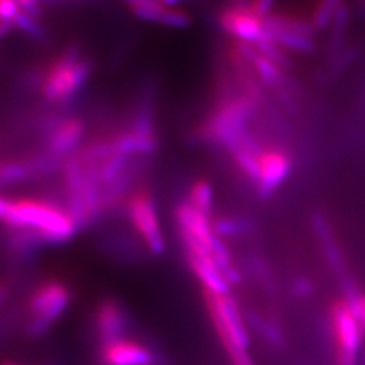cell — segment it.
Instances as JSON below:
<instances>
[{
	"instance_id": "d6986e66",
	"label": "cell",
	"mask_w": 365,
	"mask_h": 365,
	"mask_svg": "<svg viewBox=\"0 0 365 365\" xmlns=\"http://www.w3.org/2000/svg\"><path fill=\"white\" fill-rule=\"evenodd\" d=\"M349 20H350V13L349 8L344 5L335 16L334 21L330 23L329 26V49L330 51H339L342 49V41L346 38V32L349 29Z\"/></svg>"
},
{
	"instance_id": "2e32d148",
	"label": "cell",
	"mask_w": 365,
	"mask_h": 365,
	"mask_svg": "<svg viewBox=\"0 0 365 365\" xmlns=\"http://www.w3.org/2000/svg\"><path fill=\"white\" fill-rule=\"evenodd\" d=\"M344 2L346 0H317L309 19L317 32L329 29L338 11L346 5Z\"/></svg>"
},
{
	"instance_id": "44dd1931",
	"label": "cell",
	"mask_w": 365,
	"mask_h": 365,
	"mask_svg": "<svg viewBox=\"0 0 365 365\" xmlns=\"http://www.w3.org/2000/svg\"><path fill=\"white\" fill-rule=\"evenodd\" d=\"M213 230L220 237H230L245 233L248 225L247 221L241 218H221L213 222Z\"/></svg>"
},
{
	"instance_id": "8992f818",
	"label": "cell",
	"mask_w": 365,
	"mask_h": 365,
	"mask_svg": "<svg viewBox=\"0 0 365 365\" xmlns=\"http://www.w3.org/2000/svg\"><path fill=\"white\" fill-rule=\"evenodd\" d=\"M71 300L72 292L63 282L49 280L41 283L29 299L28 332L31 335L46 332L66 312Z\"/></svg>"
},
{
	"instance_id": "277c9868",
	"label": "cell",
	"mask_w": 365,
	"mask_h": 365,
	"mask_svg": "<svg viewBox=\"0 0 365 365\" xmlns=\"http://www.w3.org/2000/svg\"><path fill=\"white\" fill-rule=\"evenodd\" d=\"M125 212L143 245L153 255H163L166 251V239L153 193L145 187L135 189L125 201Z\"/></svg>"
},
{
	"instance_id": "4316f807",
	"label": "cell",
	"mask_w": 365,
	"mask_h": 365,
	"mask_svg": "<svg viewBox=\"0 0 365 365\" xmlns=\"http://www.w3.org/2000/svg\"><path fill=\"white\" fill-rule=\"evenodd\" d=\"M294 289H295V292L299 294L300 297H304V295H307V294H311L312 292V284H311V282L309 280H299V282H295V287H294Z\"/></svg>"
},
{
	"instance_id": "ac0fdd59",
	"label": "cell",
	"mask_w": 365,
	"mask_h": 365,
	"mask_svg": "<svg viewBox=\"0 0 365 365\" xmlns=\"http://www.w3.org/2000/svg\"><path fill=\"white\" fill-rule=\"evenodd\" d=\"M187 202L201 213L210 215L213 209V189L207 180H198L193 182L189 190Z\"/></svg>"
},
{
	"instance_id": "e0dca14e",
	"label": "cell",
	"mask_w": 365,
	"mask_h": 365,
	"mask_svg": "<svg viewBox=\"0 0 365 365\" xmlns=\"http://www.w3.org/2000/svg\"><path fill=\"white\" fill-rule=\"evenodd\" d=\"M122 2L128 5L130 11L137 19L151 23L162 21L168 8L162 0H122Z\"/></svg>"
},
{
	"instance_id": "6da1fadb",
	"label": "cell",
	"mask_w": 365,
	"mask_h": 365,
	"mask_svg": "<svg viewBox=\"0 0 365 365\" xmlns=\"http://www.w3.org/2000/svg\"><path fill=\"white\" fill-rule=\"evenodd\" d=\"M0 224L25 244H64L79 232L66 207L37 197L9 198L0 193Z\"/></svg>"
},
{
	"instance_id": "9c48e42d",
	"label": "cell",
	"mask_w": 365,
	"mask_h": 365,
	"mask_svg": "<svg viewBox=\"0 0 365 365\" xmlns=\"http://www.w3.org/2000/svg\"><path fill=\"white\" fill-rule=\"evenodd\" d=\"M220 26L237 41L257 43L267 36L265 19L259 17L251 5H227L218 17Z\"/></svg>"
},
{
	"instance_id": "cb8c5ba5",
	"label": "cell",
	"mask_w": 365,
	"mask_h": 365,
	"mask_svg": "<svg viewBox=\"0 0 365 365\" xmlns=\"http://www.w3.org/2000/svg\"><path fill=\"white\" fill-rule=\"evenodd\" d=\"M20 6L14 0H0V20H6L13 23V20L20 13Z\"/></svg>"
},
{
	"instance_id": "52a82bcc",
	"label": "cell",
	"mask_w": 365,
	"mask_h": 365,
	"mask_svg": "<svg viewBox=\"0 0 365 365\" xmlns=\"http://www.w3.org/2000/svg\"><path fill=\"white\" fill-rule=\"evenodd\" d=\"M210 319L222 346H235L248 350L250 334L244 315L232 295L205 294Z\"/></svg>"
},
{
	"instance_id": "484cf974",
	"label": "cell",
	"mask_w": 365,
	"mask_h": 365,
	"mask_svg": "<svg viewBox=\"0 0 365 365\" xmlns=\"http://www.w3.org/2000/svg\"><path fill=\"white\" fill-rule=\"evenodd\" d=\"M14 2L20 6L21 11H25V13L34 16L36 19L41 17V5H40V0H14Z\"/></svg>"
},
{
	"instance_id": "7402d4cb",
	"label": "cell",
	"mask_w": 365,
	"mask_h": 365,
	"mask_svg": "<svg viewBox=\"0 0 365 365\" xmlns=\"http://www.w3.org/2000/svg\"><path fill=\"white\" fill-rule=\"evenodd\" d=\"M160 25H165L168 28H175V29H185L192 25V17L189 16V13H186V11H182L180 8L168 6L162 17V21H160Z\"/></svg>"
},
{
	"instance_id": "5bb4252c",
	"label": "cell",
	"mask_w": 365,
	"mask_h": 365,
	"mask_svg": "<svg viewBox=\"0 0 365 365\" xmlns=\"http://www.w3.org/2000/svg\"><path fill=\"white\" fill-rule=\"evenodd\" d=\"M314 227H315V232L319 237V241H322V244H323V248L326 251V256L330 262V265H332V268L339 274L342 280H344L346 265H344V260H342L339 247L335 242L332 232H330V225H329L327 220L324 218V216L317 213L314 218Z\"/></svg>"
},
{
	"instance_id": "5b68a950",
	"label": "cell",
	"mask_w": 365,
	"mask_h": 365,
	"mask_svg": "<svg viewBox=\"0 0 365 365\" xmlns=\"http://www.w3.org/2000/svg\"><path fill=\"white\" fill-rule=\"evenodd\" d=\"M335 342V365H358L362 341L364 324L344 300H336L330 307Z\"/></svg>"
},
{
	"instance_id": "603a6c76",
	"label": "cell",
	"mask_w": 365,
	"mask_h": 365,
	"mask_svg": "<svg viewBox=\"0 0 365 365\" xmlns=\"http://www.w3.org/2000/svg\"><path fill=\"white\" fill-rule=\"evenodd\" d=\"M256 324H257L259 332L264 335L269 342H272V344H276V346L282 344L283 336H282L280 329L276 324L271 322H265V319H262L259 317L256 318Z\"/></svg>"
},
{
	"instance_id": "8fae6325",
	"label": "cell",
	"mask_w": 365,
	"mask_h": 365,
	"mask_svg": "<svg viewBox=\"0 0 365 365\" xmlns=\"http://www.w3.org/2000/svg\"><path fill=\"white\" fill-rule=\"evenodd\" d=\"M292 170V158L287 151L264 150L260 154V173L256 190L262 198H269Z\"/></svg>"
},
{
	"instance_id": "4fadbf2b",
	"label": "cell",
	"mask_w": 365,
	"mask_h": 365,
	"mask_svg": "<svg viewBox=\"0 0 365 365\" xmlns=\"http://www.w3.org/2000/svg\"><path fill=\"white\" fill-rule=\"evenodd\" d=\"M127 315L123 307L114 300L101 302L95 312V329L99 344L123 338L127 334Z\"/></svg>"
},
{
	"instance_id": "f546056e",
	"label": "cell",
	"mask_w": 365,
	"mask_h": 365,
	"mask_svg": "<svg viewBox=\"0 0 365 365\" xmlns=\"http://www.w3.org/2000/svg\"><path fill=\"white\" fill-rule=\"evenodd\" d=\"M364 2H365V0H364Z\"/></svg>"
},
{
	"instance_id": "3957f363",
	"label": "cell",
	"mask_w": 365,
	"mask_h": 365,
	"mask_svg": "<svg viewBox=\"0 0 365 365\" xmlns=\"http://www.w3.org/2000/svg\"><path fill=\"white\" fill-rule=\"evenodd\" d=\"M91 73L93 61L83 55L81 46L73 43L44 68L40 93L52 104H64L76 96Z\"/></svg>"
},
{
	"instance_id": "9a60e30c",
	"label": "cell",
	"mask_w": 365,
	"mask_h": 365,
	"mask_svg": "<svg viewBox=\"0 0 365 365\" xmlns=\"http://www.w3.org/2000/svg\"><path fill=\"white\" fill-rule=\"evenodd\" d=\"M267 36L287 52L289 51L297 53H311L315 49V38L306 36V34L291 31H267Z\"/></svg>"
},
{
	"instance_id": "7a4b0ae2",
	"label": "cell",
	"mask_w": 365,
	"mask_h": 365,
	"mask_svg": "<svg viewBox=\"0 0 365 365\" xmlns=\"http://www.w3.org/2000/svg\"><path fill=\"white\" fill-rule=\"evenodd\" d=\"M257 104L241 87L236 88L230 83H224L215 108L195 130L197 137L205 143L230 150L248 133V123L255 116Z\"/></svg>"
},
{
	"instance_id": "ffe728a7",
	"label": "cell",
	"mask_w": 365,
	"mask_h": 365,
	"mask_svg": "<svg viewBox=\"0 0 365 365\" xmlns=\"http://www.w3.org/2000/svg\"><path fill=\"white\" fill-rule=\"evenodd\" d=\"M13 25H14L16 29L25 32L26 36H29L32 38L41 40L46 36V32H44L43 26L38 23V20L34 16L25 13V11H20L17 17L13 20Z\"/></svg>"
},
{
	"instance_id": "30bf717a",
	"label": "cell",
	"mask_w": 365,
	"mask_h": 365,
	"mask_svg": "<svg viewBox=\"0 0 365 365\" xmlns=\"http://www.w3.org/2000/svg\"><path fill=\"white\" fill-rule=\"evenodd\" d=\"M99 361L102 365H154L157 356L142 342L123 336L101 344Z\"/></svg>"
},
{
	"instance_id": "ba28073f",
	"label": "cell",
	"mask_w": 365,
	"mask_h": 365,
	"mask_svg": "<svg viewBox=\"0 0 365 365\" xmlns=\"http://www.w3.org/2000/svg\"><path fill=\"white\" fill-rule=\"evenodd\" d=\"M186 251V260L202 284L205 294L212 295H230L232 284L227 280L224 271L215 260L209 250L198 244H182Z\"/></svg>"
},
{
	"instance_id": "f1b7e54d",
	"label": "cell",
	"mask_w": 365,
	"mask_h": 365,
	"mask_svg": "<svg viewBox=\"0 0 365 365\" xmlns=\"http://www.w3.org/2000/svg\"><path fill=\"white\" fill-rule=\"evenodd\" d=\"M0 365H19L17 362H13V361H4Z\"/></svg>"
},
{
	"instance_id": "7c38bea8",
	"label": "cell",
	"mask_w": 365,
	"mask_h": 365,
	"mask_svg": "<svg viewBox=\"0 0 365 365\" xmlns=\"http://www.w3.org/2000/svg\"><path fill=\"white\" fill-rule=\"evenodd\" d=\"M84 135L86 120L83 118H64L58 127L44 135V151L67 158L79 150Z\"/></svg>"
},
{
	"instance_id": "83f0119b",
	"label": "cell",
	"mask_w": 365,
	"mask_h": 365,
	"mask_svg": "<svg viewBox=\"0 0 365 365\" xmlns=\"http://www.w3.org/2000/svg\"><path fill=\"white\" fill-rule=\"evenodd\" d=\"M14 29V25L11 21L6 20H0V40L5 38L8 34Z\"/></svg>"
},
{
	"instance_id": "d4e9b609",
	"label": "cell",
	"mask_w": 365,
	"mask_h": 365,
	"mask_svg": "<svg viewBox=\"0 0 365 365\" xmlns=\"http://www.w3.org/2000/svg\"><path fill=\"white\" fill-rule=\"evenodd\" d=\"M276 2L277 0H251V8L259 17L267 19L272 13Z\"/></svg>"
}]
</instances>
